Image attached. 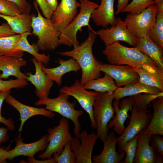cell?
<instances>
[{
  "label": "cell",
  "mask_w": 163,
  "mask_h": 163,
  "mask_svg": "<svg viewBox=\"0 0 163 163\" xmlns=\"http://www.w3.org/2000/svg\"><path fill=\"white\" fill-rule=\"evenodd\" d=\"M88 29V37L81 45L74 46L71 50L56 53L63 56L72 57L77 62L82 71L80 82L83 86L89 81L101 77L100 67L103 64L93 53L92 46L97 36L96 32L91 26Z\"/></svg>",
  "instance_id": "cell-1"
},
{
  "label": "cell",
  "mask_w": 163,
  "mask_h": 163,
  "mask_svg": "<svg viewBox=\"0 0 163 163\" xmlns=\"http://www.w3.org/2000/svg\"><path fill=\"white\" fill-rule=\"evenodd\" d=\"M103 53L110 64L127 65L133 68H143L151 72L161 69L152 59L135 46L126 47L119 41L106 46Z\"/></svg>",
  "instance_id": "cell-2"
},
{
  "label": "cell",
  "mask_w": 163,
  "mask_h": 163,
  "mask_svg": "<svg viewBox=\"0 0 163 163\" xmlns=\"http://www.w3.org/2000/svg\"><path fill=\"white\" fill-rule=\"evenodd\" d=\"M34 5L37 13V16L32 14V34L38 38L35 44L39 50L42 51L55 50L59 45L60 33L55 29L51 19L42 15L35 1Z\"/></svg>",
  "instance_id": "cell-3"
},
{
  "label": "cell",
  "mask_w": 163,
  "mask_h": 163,
  "mask_svg": "<svg viewBox=\"0 0 163 163\" xmlns=\"http://www.w3.org/2000/svg\"><path fill=\"white\" fill-rule=\"evenodd\" d=\"M80 11L72 21L60 33L59 45L73 46L79 45L77 35L84 26H90L89 21L94 10L99 6L97 3L88 0H80Z\"/></svg>",
  "instance_id": "cell-4"
},
{
  "label": "cell",
  "mask_w": 163,
  "mask_h": 163,
  "mask_svg": "<svg viewBox=\"0 0 163 163\" xmlns=\"http://www.w3.org/2000/svg\"><path fill=\"white\" fill-rule=\"evenodd\" d=\"M115 98L114 92H99L93 105V115L97 125V135L103 142L109 131L108 124L115 115L113 106Z\"/></svg>",
  "instance_id": "cell-5"
},
{
  "label": "cell",
  "mask_w": 163,
  "mask_h": 163,
  "mask_svg": "<svg viewBox=\"0 0 163 163\" xmlns=\"http://www.w3.org/2000/svg\"><path fill=\"white\" fill-rule=\"evenodd\" d=\"M69 97L66 94L60 92L57 97L54 98L48 97L39 100L35 104L36 106L44 105L47 110L56 112L63 117L72 120L74 125V134L75 137L79 138L81 126L78 119L83 115L84 112L82 110L75 109L76 103L69 102L68 99Z\"/></svg>",
  "instance_id": "cell-6"
},
{
  "label": "cell",
  "mask_w": 163,
  "mask_h": 163,
  "mask_svg": "<svg viewBox=\"0 0 163 163\" xmlns=\"http://www.w3.org/2000/svg\"><path fill=\"white\" fill-rule=\"evenodd\" d=\"M69 124L67 119L61 118L59 124L47 130L49 143L45 151L39 155L42 160L52 158L53 155L61 154L65 145L70 142L72 137L69 132Z\"/></svg>",
  "instance_id": "cell-7"
},
{
  "label": "cell",
  "mask_w": 163,
  "mask_h": 163,
  "mask_svg": "<svg viewBox=\"0 0 163 163\" xmlns=\"http://www.w3.org/2000/svg\"><path fill=\"white\" fill-rule=\"evenodd\" d=\"M158 11L153 4L139 14L128 13L123 21L129 32L139 39L148 35L156 21Z\"/></svg>",
  "instance_id": "cell-8"
},
{
  "label": "cell",
  "mask_w": 163,
  "mask_h": 163,
  "mask_svg": "<svg viewBox=\"0 0 163 163\" xmlns=\"http://www.w3.org/2000/svg\"><path fill=\"white\" fill-rule=\"evenodd\" d=\"M130 116L129 123L122 134L117 137L118 150L120 152L123 151L124 144L134 138L143 129H146L151 120L152 114L149 110H142L138 111L132 108Z\"/></svg>",
  "instance_id": "cell-9"
},
{
  "label": "cell",
  "mask_w": 163,
  "mask_h": 163,
  "mask_svg": "<svg viewBox=\"0 0 163 163\" xmlns=\"http://www.w3.org/2000/svg\"><path fill=\"white\" fill-rule=\"evenodd\" d=\"M59 91L73 97L77 100L88 114L92 128L96 129L97 125L93 115V105L99 92L86 90L78 79L72 85L70 86L65 85L61 88Z\"/></svg>",
  "instance_id": "cell-10"
},
{
  "label": "cell",
  "mask_w": 163,
  "mask_h": 163,
  "mask_svg": "<svg viewBox=\"0 0 163 163\" xmlns=\"http://www.w3.org/2000/svg\"><path fill=\"white\" fill-rule=\"evenodd\" d=\"M106 46L119 41L124 42L135 46L139 39L129 31L123 21L120 18H116L115 25L109 28H102L96 32Z\"/></svg>",
  "instance_id": "cell-11"
},
{
  "label": "cell",
  "mask_w": 163,
  "mask_h": 163,
  "mask_svg": "<svg viewBox=\"0 0 163 163\" xmlns=\"http://www.w3.org/2000/svg\"><path fill=\"white\" fill-rule=\"evenodd\" d=\"M72 137L70 142L75 153L77 163H92L91 156L94 147L98 137L92 131L88 134L87 130L80 133L79 137Z\"/></svg>",
  "instance_id": "cell-12"
},
{
  "label": "cell",
  "mask_w": 163,
  "mask_h": 163,
  "mask_svg": "<svg viewBox=\"0 0 163 163\" xmlns=\"http://www.w3.org/2000/svg\"><path fill=\"white\" fill-rule=\"evenodd\" d=\"M80 3L77 0H61L51 18L56 30L59 33L78 14Z\"/></svg>",
  "instance_id": "cell-13"
},
{
  "label": "cell",
  "mask_w": 163,
  "mask_h": 163,
  "mask_svg": "<svg viewBox=\"0 0 163 163\" xmlns=\"http://www.w3.org/2000/svg\"><path fill=\"white\" fill-rule=\"evenodd\" d=\"M100 70L110 76L118 88L139 82L138 74L133 67L128 65L103 63L100 66Z\"/></svg>",
  "instance_id": "cell-14"
},
{
  "label": "cell",
  "mask_w": 163,
  "mask_h": 163,
  "mask_svg": "<svg viewBox=\"0 0 163 163\" xmlns=\"http://www.w3.org/2000/svg\"><path fill=\"white\" fill-rule=\"evenodd\" d=\"M31 60L34 66L35 73H27L26 79L34 86L36 95L39 100L48 97L54 82L42 70L41 67L44 66L43 63L38 62L34 57Z\"/></svg>",
  "instance_id": "cell-15"
},
{
  "label": "cell",
  "mask_w": 163,
  "mask_h": 163,
  "mask_svg": "<svg viewBox=\"0 0 163 163\" xmlns=\"http://www.w3.org/2000/svg\"><path fill=\"white\" fill-rule=\"evenodd\" d=\"M48 134L42 136L38 141L29 143H24L23 138L21 136V133L15 140V146L14 148L9 151L8 159L12 160L15 157L24 155L28 157H34L37 152L45 150L49 141Z\"/></svg>",
  "instance_id": "cell-16"
},
{
  "label": "cell",
  "mask_w": 163,
  "mask_h": 163,
  "mask_svg": "<svg viewBox=\"0 0 163 163\" xmlns=\"http://www.w3.org/2000/svg\"><path fill=\"white\" fill-rule=\"evenodd\" d=\"M103 149L99 155L94 156L92 161L94 163H122L125 156L124 151L120 152L116 151L117 141L115 133L113 131L108 133L105 139L103 141Z\"/></svg>",
  "instance_id": "cell-17"
},
{
  "label": "cell",
  "mask_w": 163,
  "mask_h": 163,
  "mask_svg": "<svg viewBox=\"0 0 163 163\" xmlns=\"http://www.w3.org/2000/svg\"><path fill=\"white\" fill-rule=\"evenodd\" d=\"M5 100L7 104L17 110L20 113L21 124L18 131L20 132L25 123L32 117L41 115L52 119L55 116L53 112L47 110L45 108H36L25 105L19 102L10 94L7 96Z\"/></svg>",
  "instance_id": "cell-18"
},
{
  "label": "cell",
  "mask_w": 163,
  "mask_h": 163,
  "mask_svg": "<svg viewBox=\"0 0 163 163\" xmlns=\"http://www.w3.org/2000/svg\"><path fill=\"white\" fill-rule=\"evenodd\" d=\"M143 129L136 135L137 146L134 163H155L156 151L150 144L151 135L145 134Z\"/></svg>",
  "instance_id": "cell-19"
},
{
  "label": "cell",
  "mask_w": 163,
  "mask_h": 163,
  "mask_svg": "<svg viewBox=\"0 0 163 163\" xmlns=\"http://www.w3.org/2000/svg\"><path fill=\"white\" fill-rule=\"evenodd\" d=\"M113 106L116 115L109 122L108 126L109 129L113 128L115 133L120 135L125 129V122L127 118H129L128 113L133 108L132 102L129 97L123 99L120 103L119 100H115L113 102Z\"/></svg>",
  "instance_id": "cell-20"
},
{
  "label": "cell",
  "mask_w": 163,
  "mask_h": 163,
  "mask_svg": "<svg viewBox=\"0 0 163 163\" xmlns=\"http://www.w3.org/2000/svg\"><path fill=\"white\" fill-rule=\"evenodd\" d=\"M115 0H101L100 5L93 11L91 18L96 26L105 28L114 26L116 20L114 11Z\"/></svg>",
  "instance_id": "cell-21"
},
{
  "label": "cell",
  "mask_w": 163,
  "mask_h": 163,
  "mask_svg": "<svg viewBox=\"0 0 163 163\" xmlns=\"http://www.w3.org/2000/svg\"><path fill=\"white\" fill-rule=\"evenodd\" d=\"M27 61L22 58L6 56H0V78L7 79L13 76L18 79H26L27 75L22 72L21 68L25 66Z\"/></svg>",
  "instance_id": "cell-22"
},
{
  "label": "cell",
  "mask_w": 163,
  "mask_h": 163,
  "mask_svg": "<svg viewBox=\"0 0 163 163\" xmlns=\"http://www.w3.org/2000/svg\"><path fill=\"white\" fill-rule=\"evenodd\" d=\"M59 65L53 68H46L44 66L41 68L49 78L57 84L60 86L62 83V78L66 73L71 72H76L81 69L80 67L77 62L71 58L67 60L58 59L55 61Z\"/></svg>",
  "instance_id": "cell-23"
},
{
  "label": "cell",
  "mask_w": 163,
  "mask_h": 163,
  "mask_svg": "<svg viewBox=\"0 0 163 163\" xmlns=\"http://www.w3.org/2000/svg\"><path fill=\"white\" fill-rule=\"evenodd\" d=\"M153 113L150 122L145 130V134L163 135V96L153 100L151 102Z\"/></svg>",
  "instance_id": "cell-24"
},
{
  "label": "cell",
  "mask_w": 163,
  "mask_h": 163,
  "mask_svg": "<svg viewBox=\"0 0 163 163\" xmlns=\"http://www.w3.org/2000/svg\"><path fill=\"white\" fill-rule=\"evenodd\" d=\"M135 47L152 59L158 67L163 69V49L154 42L148 35L139 38Z\"/></svg>",
  "instance_id": "cell-25"
},
{
  "label": "cell",
  "mask_w": 163,
  "mask_h": 163,
  "mask_svg": "<svg viewBox=\"0 0 163 163\" xmlns=\"http://www.w3.org/2000/svg\"><path fill=\"white\" fill-rule=\"evenodd\" d=\"M163 91L156 87L146 85L140 82L126 85L123 87H120L113 92L114 99H120L127 96H133L142 93H148L156 94Z\"/></svg>",
  "instance_id": "cell-26"
},
{
  "label": "cell",
  "mask_w": 163,
  "mask_h": 163,
  "mask_svg": "<svg viewBox=\"0 0 163 163\" xmlns=\"http://www.w3.org/2000/svg\"><path fill=\"white\" fill-rule=\"evenodd\" d=\"M32 15L21 13L15 16H8L0 14V18L5 20L12 31L18 34L30 32Z\"/></svg>",
  "instance_id": "cell-27"
},
{
  "label": "cell",
  "mask_w": 163,
  "mask_h": 163,
  "mask_svg": "<svg viewBox=\"0 0 163 163\" xmlns=\"http://www.w3.org/2000/svg\"><path fill=\"white\" fill-rule=\"evenodd\" d=\"M22 34H15L0 38V56L22 58L24 52L17 49Z\"/></svg>",
  "instance_id": "cell-28"
},
{
  "label": "cell",
  "mask_w": 163,
  "mask_h": 163,
  "mask_svg": "<svg viewBox=\"0 0 163 163\" xmlns=\"http://www.w3.org/2000/svg\"><path fill=\"white\" fill-rule=\"evenodd\" d=\"M133 68L139 74V82L163 91V69L151 72L142 68Z\"/></svg>",
  "instance_id": "cell-29"
},
{
  "label": "cell",
  "mask_w": 163,
  "mask_h": 163,
  "mask_svg": "<svg viewBox=\"0 0 163 163\" xmlns=\"http://www.w3.org/2000/svg\"><path fill=\"white\" fill-rule=\"evenodd\" d=\"M83 86L86 89L98 92H113L118 88L114 80L106 73L103 77L90 80Z\"/></svg>",
  "instance_id": "cell-30"
},
{
  "label": "cell",
  "mask_w": 163,
  "mask_h": 163,
  "mask_svg": "<svg viewBox=\"0 0 163 163\" xmlns=\"http://www.w3.org/2000/svg\"><path fill=\"white\" fill-rule=\"evenodd\" d=\"M30 32H27L22 34L21 38L17 46V49L23 52H27L31 55L38 62L47 66L50 61V57L45 54H40L38 53L39 49L35 44H30L27 40L28 35H31Z\"/></svg>",
  "instance_id": "cell-31"
},
{
  "label": "cell",
  "mask_w": 163,
  "mask_h": 163,
  "mask_svg": "<svg viewBox=\"0 0 163 163\" xmlns=\"http://www.w3.org/2000/svg\"><path fill=\"white\" fill-rule=\"evenodd\" d=\"M163 96V92L154 94L148 93H142L129 97L133 103V108L139 111L142 110H147L151 105L152 101L155 99Z\"/></svg>",
  "instance_id": "cell-32"
},
{
  "label": "cell",
  "mask_w": 163,
  "mask_h": 163,
  "mask_svg": "<svg viewBox=\"0 0 163 163\" xmlns=\"http://www.w3.org/2000/svg\"><path fill=\"white\" fill-rule=\"evenodd\" d=\"M148 36L154 42L163 49V11H158L156 21L149 31Z\"/></svg>",
  "instance_id": "cell-33"
},
{
  "label": "cell",
  "mask_w": 163,
  "mask_h": 163,
  "mask_svg": "<svg viewBox=\"0 0 163 163\" xmlns=\"http://www.w3.org/2000/svg\"><path fill=\"white\" fill-rule=\"evenodd\" d=\"M153 4H154V0H132L121 12L138 14Z\"/></svg>",
  "instance_id": "cell-34"
},
{
  "label": "cell",
  "mask_w": 163,
  "mask_h": 163,
  "mask_svg": "<svg viewBox=\"0 0 163 163\" xmlns=\"http://www.w3.org/2000/svg\"><path fill=\"white\" fill-rule=\"evenodd\" d=\"M53 155L56 163H77L76 157L74 152L72 151L70 142L65 145L60 154L58 155L54 153Z\"/></svg>",
  "instance_id": "cell-35"
},
{
  "label": "cell",
  "mask_w": 163,
  "mask_h": 163,
  "mask_svg": "<svg viewBox=\"0 0 163 163\" xmlns=\"http://www.w3.org/2000/svg\"><path fill=\"white\" fill-rule=\"evenodd\" d=\"M137 146L136 136L127 142L123 147V151L126 153V158L123 163H133L135 156Z\"/></svg>",
  "instance_id": "cell-36"
},
{
  "label": "cell",
  "mask_w": 163,
  "mask_h": 163,
  "mask_svg": "<svg viewBox=\"0 0 163 163\" xmlns=\"http://www.w3.org/2000/svg\"><path fill=\"white\" fill-rule=\"evenodd\" d=\"M27 82L24 79L16 78L5 81L0 78V91L12 88H24L28 84Z\"/></svg>",
  "instance_id": "cell-37"
},
{
  "label": "cell",
  "mask_w": 163,
  "mask_h": 163,
  "mask_svg": "<svg viewBox=\"0 0 163 163\" xmlns=\"http://www.w3.org/2000/svg\"><path fill=\"white\" fill-rule=\"evenodd\" d=\"M21 13L19 8L15 4L7 0H0V14L15 16Z\"/></svg>",
  "instance_id": "cell-38"
},
{
  "label": "cell",
  "mask_w": 163,
  "mask_h": 163,
  "mask_svg": "<svg viewBox=\"0 0 163 163\" xmlns=\"http://www.w3.org/2000/svg\"><path fill=\"white\" fill-rule=\"evenodd\" d=\"M11 92V89H7L0 91V123L5 125L8 130L10 131L14 130L15 127L14 122L12 119L9 118L6 119L2 116L1 108L2 104L7 96Z\"/></svg>",
  "instance_id": "cell-39"
},
{
  "label": "cell",
  "mask_w": 163,
  "mask_h": 163,
  "mask_svg": "<svg viewBox=\"0 0 163 163\" xmlns=\"http://www.w3.org/2000/svg\"><path fill=\"white\" fill-rule=\"evenodd\" d=\"M150 145L155 149L157 153L163 156V137L158 134L151 135Z\"/></svg>",
  "instance_id": "cell-40"
},
{
  "label": "cell",
  "mask_w": 163,
  "mask_h": 163,
  "mask_svg": "<svg viewBox=\"0 0 163 163\" xmlns=\"http://www.w3.org/2000/svg\"><path fill=\"white\" fill-rule=\"evenodd\" d=\"M15 4L22 13L30 14L31 6L27 0H7Z\"/></svg>",
  "instance_id": "cell-41"
},
{
  "label": "cell",
  "mask_w": 163,
  "mask_h": 163,
  "mask_svg": "<svg viewBox=\"0 0 163 163\" xmlns=\"http://www.w3.org/2000/svg\"><path fill=\"white\" fill-rule=\"evenodd\" d=\"M45 18L51 19L53 12L45 0H35Z\"/></svg>",
  "instance_id": "cell-42"
},
{
  "label": "cell",
  "mask_w": 163,
  "mask_h": 163,
  "mask_svg": "<svg viewBox=\"0 0 163 163\" xmlns=\"http://www.w3.org/2000/svg\"><path fill=\"white\" fill-rule=\"evenodd\" d=\"M7 23L0 25V38L16 34Z\"/></svg>",
  "instance_id": "cell-43"
},
{
  "label": "cell",
  "mask_w": 163,
  "mask_h": 163,
  "mask_svg": "<svg viewBox=\"0 0 163 163\" xmlns=\"http://www.w3.org/2000/svg\"><path fill=\"white\" fill-rule=\"evenodd\" d=\"M8 129L7 127H0V147L2 142H6L9 138L8 133Z\"/></svg>",
  "instance_id": "cell-44"
},
{
  "label": "cell",
  "mask_w": 163,
  "mask_h": 163,
  "mask_svg": "<svg viewBox=\"0 0 163 163\" xmlns=\"http://www.w3.org/2000/svg\"><path fill=\"white\" fill-rule=\"evenodd\" d=\"M27 162L30 163H56L55 158L53 157L49 159L42 160H37L35 159L34 157H28Z\"/></svg>",
  "instance_id": "cell-45"
},
{
  "label": "cell",
  "mask_w": 163,
  "mask_h": 163,
  "mask_svg": "<svg viewBox=\"0 0 163 163\" xmlns=\"http://www.w3.org/2000/svg\"><path fill=\"white\" fill-rule=\"evenodd\" d=\"M130 0H117V10L115 14H118L126 7Z\"/></svg>",
  "instance_id": "cell-46"
},
{
  "label": "cell",
  "mask_w": 163,
  "mask_h": 163,
  "mask_svg": "<svg viewBox=\"0 0 163 163\" xmlns=\"http://www.w3.org/2000/svg\"><path fill=\"white\" fill-rule=\"evenodd\" d=\"M9 151L0 147V163H6V160L8 159Z\"/></svg>",
  "instance_id": "cell-47"
},
{
  "label": "cell",
  "mask_w": 163,
  "mask_h": 163,
  "mask_svg": "<svg viewBox=\"0 0 163 163\" xmlns=\"http://www.w3.org/2000/svg\"><path fill=\"white\" fill-rule=\"evenodd\" d=\"M51 10L53 12L58 5L57 0H45Z\"/></svg>",
  "instance_id": "cell-48"
},
{
  "label": "cell",
  "mask_w": 163,
  "mask_h": 163,
  "mask_svg": "<svg viewBox=\"0 0 163 163\" xmlns=\"http://www.w3.org/2000/svg\"><path fill=\"white\" fill-rule=\"evenodd\" d=\"M154 4L158 11H163V0H154Z\"/></svg>",
  "instance_id": "cell-49"
},
{
  "label": "cell",
  "mask_w": 163,
  "mask_h": 163,
  "mask_svg": "<svg viewBox=\"0 0 163 163\" xmlns=\"http://www.w3.org/2000/svg\"><path fill=\"white\" fill-rule=\"evenodd\" d=\"M156 158L155 163H162L163 162V155L157 153L156 154Z\"/></svg>",
  "instance_id": "cell-50"
}]
</instances>
